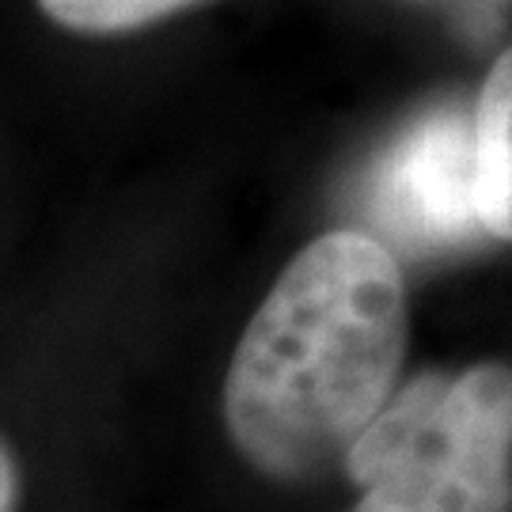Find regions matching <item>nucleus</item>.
<instances>
[{
	"instance_id": "4",
	"label": "nucleus",
	"mask_w": 512,
	"mask_h": 512,
	"mask_svg": "<svg viewBox=\"0 0 512 512\" xmlns=\"http://www.w3.org/2000/svg\"><path fill=\"white\" fill-rule=\"evenodd\" d=\"M478 202L486 236L512 243V46L494 61L475 99Z\"/></svg>"
},
{
	"instance_id": "2",
	"label": "nucleus",
	"mask_w": 512,
	"mask_h": 512,
	"mask_svg": "<svg viewBox=\"0 0 512 512\" xmlns=\"http://www.w3.org/2000/svg\"><path fill=\"white\" fill-rule=\"evenodd\" d=\"M353 512H512V368L482 361L399 387L346 456Z\"/></svg>"
},
{
	"instance_id": "1",
	"label": "nucleus",
	"mask_w": 512,
	"mask_h": 512,
	"mask_svg": "<svg viewBox=\"0 0 512 512\" xmlns=\"http://www.w3.org/2000/svg\"><path fill=\"white\" fill-rule=\"evenodd\" d=\"M406 330L403 270L387 243L357 228L311 239L239 338L224 380L232 444L285 482L346 459L395 395Z\"/></svg>"
},
{
	"instance_id": "6",
	"label": "nucleus",
	"mask_w": 512,
	"mask_h": 512,
	"mask_svg": "<svg viewBox=\"0 0 512 512\" xmlns=\"http://www.w3.org/2000/svg\"><path fill=\"white\" fill-rule=\"evenodd\" d=\"M16 509V467L8 452L0 448V512H12Z\"/></svg>"
},
{
	"instance_id": "5",
	"label": "nucleus",
	"mask_w": 512,
	"mask_h": 512,
	"mask_svg": "<svg viewBox=\"0 0 512 512\" xmlns=\"http://www.w3.org/2000/svg\"><path fill=\"white\" fill-rule=\"evenodd\" d=\"M38 4L61 27L88 31V35H114V31H133L171 12H183L198 0H38Z\"/></svg>"
},
{
	"instance_id": "3",
	"label": "nucleus",
	"mask_w": 512,
	"mask_h": 512,
	"mask_svg": "<svg viewBox=\"0 0 512 512\" xmlns=\"http://www.w3.org/2000/svg\"><path fill=\"white\" fill-rule=\"evenodd\" d=\"M376 213L410 247L471 243L482 224L475 122L459 110L421 118L376 175Z\"/></svg>"
}]
</instances>
